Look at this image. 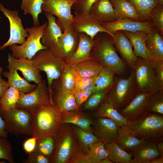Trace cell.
<instances>
[{
    "label": "cell",
    "instance_id": "cell-1",
    "mask_svg": "<svg viewBox=\"0 0 163 163\" xmlns=\"http://www.w3.org/2000/svg\"><path fill=\"white\" fill-rule=\"evenodd\" d=\"M61 113L54 103L37 108L31 113L32 136L37 140L49 136L56 137L62 124Z\"/></svg>",
    "mask_w": 163,
    "mask_h": 163
},
{
    "label": "cell",
    "instance_id": "cell-2",
    "mask_svg": "<svg viewBox=\"0 0 163 163\" xmlns=\"http://www.w3.org/2000/svg\"><path fill=\"white\" fill-rule=\"evenodd\" d=\"M94 39V43L91 51L92 58L103 66L110 68L116 74L122 75L125 70V62L116 51L112 37L106 32H101Z\"/></svg>",
    "mask_w": 163,
    "mask_h": 163
},
{
    "label": "cell",
    "instance_id": "cell-3",
    "mask_svg": "<svg viewBox=\"0 0 163 163\" xmlns=\"http://www.w3.org/2000/svg\"><path fill=\"white\" fill-rule=\"evenodd\" d=\"M126 126L139 139L155 142L163 140L162 115L148 113L136 121H128Z\"/></svg>",
    "mask_w": 163,
    "mask_h": 163
},
{
    "label": "cell",
    "instance_id": "cell-4",
    "mask_svg": "<svg viewBox=\"0 0 163 163\" xmlns=\"http://www.w3.org/2000/svg\"><path fill=\"white\" fill-rule=\"evenodd\" d=\"M133 69L128 77H115L112 87L105 99L119 111L132 101L139 92Z\"/></svg>",
    "mask_w": 163,
    "mask_h": 163
},
{
    "label": "cell",
    "instance_id": "cell-5",
    "mask_svg": "<svg viewBox=\"0 0 163 163\" xmlns=\"http://www.w3.org/2000/svg\"><path fill=\"white\" fill-rule=\"evenodd\" d=\"M32 60L35 66L46 75L48 88L51 100V86L53 82L59 78L66 65L64 60L48 49L40 50Z\"/></svg>",
    "mask_w": 163,
    "mask_h": 163
},
{
    "label": "cell",
    "instance_id": "cell-6",
    "mask_svg": "<svg viewBox=\"0 0 163 163\" xmlns=\"http://www.w3.org/2000/svg\"><path fill=\"white\" fill-rule=\"evenodd\" d=\"M79 148L72 124L62 123L56 137L55 149L50 158V163H68L72 155Z\"/></svg>",
    "mask_w": 163,
    "mask_h": 163
},
{
    "label": "cell",
    "instance_id": "cell-7",
    "mask_svg": "<svg viewBox=\"0 0 163 163\" xmlns=\"http://www.w3.org/2000/svg\"><path fill=\"white\" fill-rule=\"evenodd\" d=\"M133 69L139 91L152 94L163 90L156 76L153 60L137 57Z\"/></svg>",
    "mask_w": 163,
    "mask_h": 163
},
{
    "label": "cell",
    "instance_id": "cell-8",
    "mask_svg": "<svg viewBox=\"0 0 163 163\" xmlns=\"http://www.w3.org/2000/svg\"><path fill=\"white\" fill-rule=\"evenodd\" d=\"M47 24L46 22L41 25L26 28L29 34L28 37L24 43L20 45L14 44L9 46L12 51L11 56L16 59L24 58L31 60L39 51L46 49L42 44L41 40Z\"/></svg>",
    "mask_w": 163,
    "mask_h": 163
},
{
    "label": "cell",
    "instance_id": "cell-9",
    "mask_svg": "<svg viewBox=\"0 0 163 163\" xmlns=\"http://www.w3.org/2000/svg\"><path fill=\"white\" fill-rule=\"evenodd\" d=\"M4 120L7 132L15 135L32 136L31 130L32 114L28 111L15 108L8 110H0Z\"/></svg>",
    "mask_w": 163,
    "mask_h": 163
},
{
    "label": "cell",
    "instance_id": "cell-10",
    "mask_svg": "<svg viewBox=\"0 0 163 163\" xmlns=\"http://www.w3.org/2000/svg\"><path fill=\"white\" fill-rule=\"evenodd\" d=\"M53 103L46 81L42 79L36 87L28 93L20 91V97L16 108L26 110L31 114L38 107Z\"/></svg>",
    "mask_w": 163,
    "mask_h": 163
},
{
    "label": "cell",
    "instance_id": "cell-11",
    "mask_svg": "<svg viewBox=\"0 0 163 163\" xmlns=\"http://www.w3.org/2000/svg\"><path fill=\"white\" fill-rule=\"evenodd\" d=\"M77 0H43L41 9L57 18L56 22L61 28L71 25L73 16L71 13L73 5Z\"/></svg>",
    "mask_w": 163,
    "mask_h": 163
},
{
    "label": "cell",
    "instance_id": "cell-12",
    "mask_svg": "<svg viewBox=\"0 0 163 163\" xmlns=\"http://www.w3.org/2000/svg\"><path fill=\"white\" fill-rule=\"evenodd\" d=\"M0 11L8 20L10 24V37L8 41L0 46V50L14 44H21L28 36L26 29L24 28L22 21L17 11H12L4 7L0 3Z\"/></svg>",
    "mask_w": 163,
    "mask_h": 163
},
{
    "label": "cell",
    "instance_id": "cell-13",
    "mask_svg": "<svg viewBox=\"0 0 163 163\" xmlns=\"http://www.w3.org/2000/svg\"><path fill=\"white\" fill-rule=\"evenodd\" d=\"M63 32L57 42L49 49L60 56L65 61L75 51L79 41V33L72 26L62 28Z\"/></svg>",
    "mask_w": 163,
    "mask_h": 163
},
{
    "label": "cell",
    "instance_id": "cell-14",
    "mask_svg": "<svg viewBox=\"0 0 163 163\" xmlns=\"http://www.w3.org/2000/svg\"><path fill=\"white\" fill-rule=\"evenodd\" d=\"M51 91L53 101L61 111L76 110L74 93L64 88L58 79L53 82Z\"/></svg>",
    "mask_w": 163,
    "mask_h": 163
},
{
    "label": "cell",
    "instance_id": "cell-15",
    "mask_svg": "<svg viewBox=\"0 0 163 163\" xmlns=\"http://www.w3.org/2000/svg\"><path fill=\"white\" fill-rule=\"evenodd\" d=\"M93 133L104 144L115 142L120 126L109 119L96 117L93 120Z\"/></svg>",
    "mask_w": 163,
    "mask_h": 163
},
{
    "label": "cell",
    "instance_id": "cell-16",
    "mask_svg": "<svg viewBox=\"0 0 163 163\" xmlns=\"http://www.w3.org/2000/svg\"><path fill=\"white\" fill-rule=\"evenodd\" d=\"M152 94L144 91H139L129 103L119 112L128 121H136L147 114V104Z\"/></svg>",
    "mask_w": 163,
    "mask_h": 163
},
{
    "label": "cell",
    "instance_id": "cell-17",
    "mask_svg": "<svg viewBox=\"0 0 163 163\" xmlns=\"http://www.w3.org/2000/svg\"><path fill=\"white\" fill-rule=\"evenodd\" d=\"M101 25L113 34L118 30L129 32L143 31L149 34L154 27L151 21H136L128 18L120 19L113 22L103 23Z\"/></svg>",
    "mask_w": 163,
    "mask_h": 163
},
{
    "label": "cell",
    "instance_id": "cell-18",
    "mask_svg": "<svg viewBox=\"0 0 163 163\" xmlns=\"http://www.w3.org/2000/svg\"><path fill=\"white\" fill-rule=\"evenodd\" d=\"M71 26L78 33H84L92 38L101 32H106L113 37L114 36L89 14L75 15Z\"/></svg>",
    "mask_w": 163,
    "mask_h": 163
},
{
    "label": "cell",
    "instance_id": "cell-19",
    "mask_svg": "<svg viewBox=\"0 0 163 163\" xmlns=\"http://www.w3.org/2000/svg\"><path fill=\"white\" fill-rule=\"evenodd\" d=\"M113 35V42L116 50L125 63L133 69L137 57L134 52L131 42L122 30L116 31Z\"/></svg>",
    "mask_w": 163,
    "mask_h": 163
},
{
    "label": "cell",
    "instance_id": "cell-20",
    "mask_svg": "<svg viewBox=\"0 0 163 163\" xmlns=\"http://www.w3.org/2000/svg\"><path fill=\"white\" fill-rule=\"evenodd\" d=\"M8 62L15 69L21 72L24 78L28 82L37 84L42 80L40 72L34 65L32 60L27 58L16 59L8 54Z\"/></svg>",
    "mask_w": 163,
    "mask_h": 163
},
{
    "label": "cell",
    "instance_id": "cell-21",
    "mask_svg": "<svg viewBox=\"0 0 163 163\" xmlns=\"http://www.w3.org/2000/svg\"><path fill=\"white\" fill-rule=\"evenodd\" d=\"M89 14L101 24L118 20L110 0H98L92 5Z\"/></svg>",
    "mask_w": 163,
    "mask_h": 163
},
{
    "label": "cell",
    "instance_id": "cell-22",
    "mask_svg": "<svg viewBox=\"0 0 163 163\" xmlns=\"http://www.w3.org/2000/svg\"><path fill=\"white\" fill-rule=\"evenodd\" d=\"M94 40L84 33H79V41L74 53L65 61L66 64L76 65L81 62L93 59L91 51Z\"/></svg>",
    "mask_w": 163,
    "mask_h": 163
},
{
    "label": "cell",
    "instance_id": "cell-23",
    "mask_svg": "<svg viewBox=\"0 0 163 163\" xmlns=\"http://www.w3.org/2000/svg\"><path fill=\"white\" fill-rule=\"evenodd\" d=\"M156 142L144 141L133 148L130 152L132 163H148L154 158L162 156L157 149Z\"/></svg>",
    "mask_w": 163,
    "mask_h": 163
},
{
    "label": "cell",
    "instance_id": "cell-24",
    "mask_svg": "<svg viewBox=\"0 0 163 163\" xmlns=\"http://www.w3.org/2000/svg\"><path fill=\"white\" fill-rule=\"evenodd\" d=\"M123 31L131 42L134 52L137 57L155 60L146 45L145 40L148 34L147 32L143 31Z\"/></svg>",
    "mask_w": 163,
    "mask_h": 163
},
{
    "label": "cell",
    "instance_id": "cell-25",
    "mask_svg": "<svg viewBox=\"0 0 163 163\" xmlns=\"http://www.w3.org/2000/svg\"><path fill=\"white\" fill-rule=\"evenodd\" d=\"M44 14L48 22L44 29L41 42L43 45L49 49L57 42L63 33L56 23L55 16L46 12H44Z\"/></svg>",
    "mask_w": 163,
    "mask_h": 163
},
{
    "label": "cell",
    "instance_id": "cell-26",
    "mask_svg": "<svg viewBox=\"0 0 163 163\" xmlns=\"http://www.w3.org/2000/svg\"><path fill=\"white\" fill-rule=\"evenodd\" d=\"M61 119L62 124L70 123L86 130L92 131L91 126L93 124V120L91 116L80 110L62 111Z\"/></svg>",
    "mask_w": 163,
    "mask_h": 163
},
{
    "label": "cell",
    "instance_id": "cell-27",
    "mask_svg": "<svg viewBox=\"0 0 163 163\" xmlns=\"http://www.w3.org/2000/svg\"><path fill=\"white\" fill-rule=\"evenodd\" d=\"M8 71L2 72L3 76L7 79V83L9 87H13L20 91L28 93L33 91L37 84H30L25 78L19 75L18 71L10 64L7 66Z\"/></svg>",
    "mask_w": 163,
    "mask_h": 163
},
{
    "label": "cell",
    "instance_id": "cell-28",
    "mask_svg": "<svg viewBox=\"0 0 163 163\" xmlns=\"http://www.w3.org/2000/svg\"><path fill=\"white\" fill-rule=\"evenodd\" d=\"M144 141L136 137L130 129L124 125L120 126L115 142L121 149L128 152Z\"/></svg>",
    "mask_w": 163,
    "mask_h": 163
},
{
    "label": "cell",
    "instance_id": "cell-29",
    "mask_svg": "<svg viewBox=\"0 0 163 163\" xmlns=\"http://www.w3.org/2000/svg\"><path fill=\"white\" fill-rule=\"evenodd\" d=\"M92 116L94 117L109 119L120 126L126 125L128 122L125 117L105 99L100 104L97 110L92 114Z\"/></svg>",
    "mask_w": 163,
    "mask_h": 163
},
{
    "label": "cell",
    "instance_id": "cell-30",
    "mask_svg": "<svg viewBox=\"0 0 163 163\" xmlns=\"http://www.w3.org/2000/svg\"><path fill=\"white\" fill-rule=\"evenodd\" d=\"M146 46L157 60L163 61V38L154 27L145 40Z\"/></svg>",
    "mask_w": 163,
    "mask_h": 163
},
{
    "label": "cell",
    "instance_id": "cell-31",
    "mask_svg": "<svg viewBox=\"0 0 163 163\" xmlns=\"http://www.w3.org/2000/svg\"><path fill=\"white\" fill-rule=\"evenodd\" d=\"M115 11L118 19L128 18L141 21L132 3L128 0H110Z\"/></svg>",
    "mask_w": 163,
    "mask_h": 163
},
{
    "label": "cell",
    "instance_id": "cell-32",
    "mask_svg": "<svg viewBox=\"0 0 163 163\" xmlns=\"http://www.w3.org/2000/svg\"><path fill=\"white\" fill-rule=\"evenodd\" d=\"M134 6L140 21H151L150 15L152 9L163 4V0H128Z\"/></svg>",
    "mask_w": 163,
    "mask_h": 163
},
{
    "label": "cell",
    "instance_id": "cell-33",
    "mask_svg": "<svg viewBox=\"0 0 163 163\" xmlns=\"http://www.w3.org/2000/svg\"><path fill=\"white\" fill-rule=\"evenodd\" d=\"M103 66L98 61L93 59L81 62L75 65L76 75L81 78L96 77Z\"/></svg>",
    "mask_w": 163,
    "mask_h": 163
},
{
    "label": "cell",
    "instance_id": "cell-34",
    "mask_svg": "<svg viewBox=\"0 0 163 163\" xmlns=\"http://www.w3.org/2000/svg\"><path fill=\"white\" fill-rule=\"evenodd\" d=\"M72 128L80 148L84 152L88 151L91 144L100 140L93 133L92 131L86 130L72 124Z\"/></svg>",
    "mask_w": 163,
    "mask_h": 163
},
{
    "label": "cell",
    "instance_id": "cell-35",
    "mask_svg": "<svg viewBox=\"0 0 163 163\" xmlns=\"http://www.w3.org/2000/svg\"><path fill=\"white\" fill-rule=\"evenodd\" d=\"M104 146L107 152L108 158L114 163H132L131 154L121 149L115 142L105 144Z\"/></svg>",
    "mask_w": 163,
    "mask_h": 163
},
{
    "label": "cell",
    "instance_id": "cell-36",
    "mask_svg": "<svg viewBox=\"0 0 163 163\" xmlns=\"http://www.w3.org/2000/svg\"><path fill=\"white\" fill-rule=\"evenodd\" d=\"M116 75L110 68L103 66L96 77L92 93L111 86L113 83Z\"/></svg>",
    "mask_w": 163,
    "mask_h": 163
},
{
    "label": "cell",
    "instance_id": "cell-37",
    "mask_svg": "<svg viewBox=\"0 0 163 163\" xmlns=\"http://www.w3.org/2000/svg\"><path fill=\"white\" fill-rule=\"evenodd\" d=\"M43 3V0H22L21 7L24 11L23 14L31 15L34 26L40 25L38 16L42 13L41 7Z\"/></svg>",
    "mask_w": 163,
    "mask_h": 163
},
{
    "label": "cell",
    "instance_id": "cell-38",
    "mask_svg": "<svg viewBox=\"0 0 163 163\" xmlns=\"http://www.w3.org/2000/svg\"><path fill=\"white\" fill-rule=\"evenodd\" d=\"M104 143L100 140L91 144L88 151L85 152L88 163H99L108 157V153L104 148Z\"/></svg>",
    "mask_w": 163,
    "mask_h": 163
},
{
    "label": "cell",
    "instance_id": "cell-39",
    "mask_svg": "<svg viewBox=\"0 0 163 163\" xmlns=\"http://www.w3.org/2000/svg\"><path fill=\"white\" fill-rule=\"evenodd\" d=\"M75 66L74 64H66L60 78L58 79L64 88L73 92L76 80Z\"/></svg>",
    "mask_w": 163,
    "mask_h": 163
},
{
    "label": "cell",
    "instance_id": "cell-40",
    "mask_svg": "<svg viewBox=\"0 0 163 163\" xmlns=\"http://www.w3.org/2000/svg\"><path fill=\"white\" fill-rule=\"evenodd\" d=\"M20 97V91L9 87L0 98V110H8L16 108Z\"/></svg>",
    "mask_w": 163,
    "mask_h": 163
},
{
    "label": "cell",
    "instance_id": "cell-41",
    "mask_svg": "<svg viewBox=\"0 0 163 163\" xmlns=\"http://www.w3.org/2000/svg\"><path fill=\"white\" fill-rule=\"evenodd\" d=\"M112 85L106 89L92 93L86 101L81 106L79 110H90L97 108L105 99Z\"/></svg>",
    "mask_w": 163,
    "mask_h": 163
},
{
    "label": "cell",
    "instance_id": "cell-42",
    "mask_svg": "<svg viewBox=\"0 0 163 163\" xmlns=\"http://www.w3.org/2000/svg\"><path fill=\"white\" fill-rule=\"evenodd\" d=\"M56 138L51 136L37 140L35 151L50 159L55 150Z\"/></svg>",
    "mask_w": 163,
    "mask_h": 163
},
{
    "label": "cell",
    "instance_id": "cell-43",
    "mask_svg": "<svg viewBox=\"0 0 163 163\" xmlns=\"http://www.w3.org/2000/svg\"><path fill=\"white\" fill-rule=\"evenodd\" d=\"M146 113H155L163 115V90L151 95Z\"/></svg>",
    "mask_w": 163,
    "mask_h": 163
},
{
    "label": "cell",
    "instance_id": "cell-44",
    "mask_svg": "<svg viewBox=\"0 0 163 163\" xmlns=\"http://www.w3.org/2000/svg\"><path fill=\"white\" fill-rule=\"evenodd\" d=\"M151 21L154 27L162 36L163 35V4L154 8L150 15Z\"/></svg>",
    "mask_w": 163,
    "mask_h": 163
},
{
    "label": "cell",
    "instance_id": "cell-45",
    "mask_svg": "<svg viewBox=\"0 0 163 163\" xmlns=\"http://www.w3.org/2000/svg\"><path fill=\"white\" fill-rule=\"evenodd\" d=\"M96 77L81 78L76 75V84L74 91V94L82 92H92Z\"/></svg>",
    "mask_w": 163,
    "mask_h": 163
},
{
    "label": "cell",
    "instance_id": "cell-46",
    "mask_svg": "<svg viewBox=\"0 0 163 163\" xmlns=\"http://www.w3.org/2000/svg\"><path fill=\"white\" fill-rule=\"evenodd\" d=\"M14 163V159L11 144L7 139L0 137V160ZM0 163H1L0 161Z\"/></svg>",
    "mask_w": 163,
    "mask_h": 163
},
{
    "label": "cell",
    "instance_id": "cell-47",
    "mask_svg": "<svg viewBox=\"0 0 163 163\" xmlns=\"http://www.w3.org/2000/svg\"><path fill=\"white\" fill-rule=\"evenodd\" d=\"M98 0H77L72 8L75 15L89 13L92 5Z\"/></svg>",
    "mask_w": 163,
    "mask_h": 163
},
{
    "label": "cell",
    "instance_id": "cell-48",
    "mask_svg": "<svg viewBox=\"0 0 163 163\" xmlns=\"http://www.w3.org/2000/svg\"><path fill=\"white\" fill-rule=\"evenodd\" d=\"M28 157L24 163H50V159L41 153L34 151L28 154Z\"/></svg>",
    "mask_w": 163,
    "mask_h": 163
},
{
    "label": "cell",
    "instance_id": "cell-49",
    "mask_svg": "<svg viewBox=\"0 0 163 163\" xmlns=\"http://www.w3.org/2000/svg\"><path fill=\"white\" fill-rule=\"evenodd\" d=\"M68 163H88L85 153L80 148L76 151L69 159Z\"/></svg>",
    "mask_w": 163,
    "mask_h": 163
},
{
    "label": "cell",
    "instance_id": "cell-50",
    "mask_svg": "<svg viewBox=\"0 0 163 163\" xmlns=\"http://www.w3.org/2000/svg\"><path fill=\"white\" fill-rule=\"evenodd\" d=\"M92 93V91H87L74 94L76 105V111L79 110L81 106L86 101Z\"/></svg>",
    "mask_w": 163,
    "mask_h": 163
},
{
    "label": "cell",
    "instance_id": "cell-51",
    "mask_svg": "<svg viewBox=\"0 0 163 163\" xmlns=\"http://www.w3.org/2000/svg\"><path fill=\"white\" fill-rule=\"evenodd\" d=\"M37 139L35 136L32 137L25 140L23 144V148L27 153L29 154L35 150Z\"/></svg>",
    "mask_w": 163,
    "mask_h": 163
},
{
    "label": "cell",
    "instance_id": "cell-52",
    "mask_svg": "<svg viewBox=\"0 0 163 163\" xmlns=\"http://www.w3.org/2000/svg\"><path fill=\"white\" fill-rule=\"evenodd\" d=\"M155 72L158 82L163 86V61L153 60Z\"/></svg>",
    "mask_w": 163,
    "mask_h": 163
},
{
    "label": "cell",
    "instance_id": "cell-53",
    "mask_svg": "<svg viewBox=\"0 0 163 163\" xmlns=\"http://www.w3.org/2000/svg\"><path fill=\"white\" fill-rule=\"evenodd\" d=\"M3 72V69L0 67V97H1L4 94L9 86L6 81L2 77Z\"/></svg>",
    "mask_w": 163,
    "mask_h": 163
},
{
    "label": "cell",
    "instance_id": "cell-54",
    "mask_svg": "<svg viewBox=\"0 0 163 163\" xmlns=\"http://www.w3.org/2000/svg\"><path fill=\"white\" fill-rule=\"evenodd\" d=\"M8 137V133L6 131L5 123L0 113V137L7 139Z\"/></svg>",
    "mask_w": 163,
    "mask_h": 163
},
{
    "label": "cell",
    "instance_id": "cell-55",
    "mask_svg": "<svg viewBox=\"0 0 163 163\" xmlns=\"http://www.w3.org/2000/svg\"><path fill=\"white\" fill-rule=\"evenodd\" d=\"M148 163H163V156L154 158L149 161Z\"/></svg>",
    "mask_w": 163,
    "mask_h": 163
},
{
    "label": "cell",
    "instance_id": "cell-56",
    "mask_svg": "<svg viewBox=\"0 0 163 163\" xmlns=\"http://www.w3.org/2000/svg\"><path fill=\"white\" fill-rule=\"evenodd\" d=\"M156 145L158 150L161 153V155L163 156V140L157 142L156 143Z\"/></svg>",
    "mask_w": 163,
    "mask_h": 163
},
{
    "label": "cell",
    "instance_id": "cell-57",
    "mask_svg": "<svg viewBox=\"0 0 163 163\" xmlns=\"http://www.w3.org/2000/svg\"><path fill=\"white\" fill-rule=\"evenodd\" d=\"M99 163H114L113 162L110 160L108 157L105 158L101 161Z\"/></svg>",
    "mask_w": 163,
    "mask_h": 163
}]
</instances>
